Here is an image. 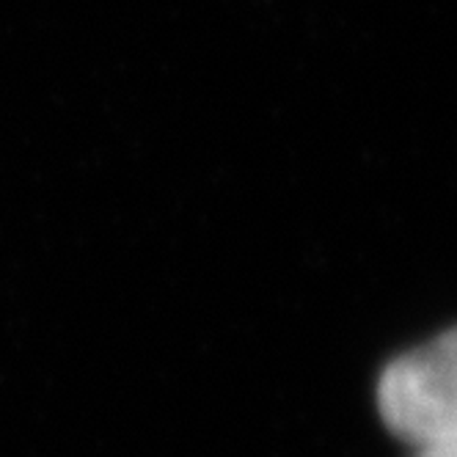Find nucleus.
<instances>
[{
    "label": "nucleus",
    "instance_id": "obj_1",
    "mask_svg": "<svg viewBox=\"0 0 457 457\" xmlns=\"http://www.w3.org/2000/svg\"><path fill=\"white\" fill-rule=\"evenodd\" d=\"M386 428L428 446L457 430V328L391 361L378 386Z\"/></svg>",
    "mask_w": 457,
    "mask_h": 457
},
{
    "label": "nucleus",
    "instance_id": "obj_2",
    "mask_svg": "<svg viewBox=\"0 0 457 457\" xmlns=\"http://www.w3.org/2000/svg\"><path fill=\"white\" fill-rule=\"evenodd\" d=\"M416 457H457V430L428 444V446H419Z\"/></svg>",
    "mask_w": 457,
    "mask_h": 457
}]
</instances>
